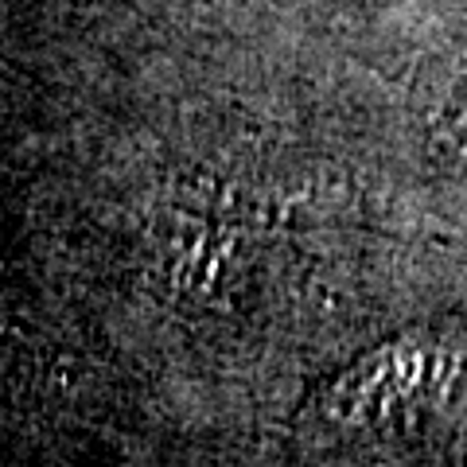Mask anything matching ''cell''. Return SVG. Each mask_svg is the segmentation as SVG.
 I'll return each instance as SVG.
<instances>
[{
    "mask_svg": "<svg viewBox=\"0 0 467 467\" xmlns=\"http://www.w3.org/2000/svg\"><path fill=\"white\" fill-rule=\"evenodd\" d=\"M417 133L432 164L467 180V55L444 58L420 82Z\"/></svg>",
    "mask_w": 467,
    "mask_h": 467,
    "instance_id": "cell-2",
    "label": "cell"
},
{
    "mask_svg": "<svg viewBox=\"0 0 467 467\" xmlns=\"http://www.w3.org/2000/svg\"><path fill=\"white\" fill-rule=\"evenodd\" d=\"M335 425L362 429H451L467 417V362L444 347H398L370 358L335 389Z\"/></svg>",
    "mask_w": 467,
    "mask_h": 467,
    "instance_id": "cell-1",
    "label": "cell"
}]
</instances>
